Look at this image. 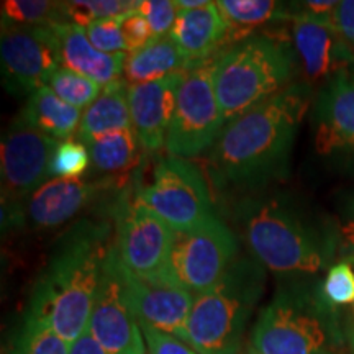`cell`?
<instances>
[{
    "mask_svg": "<svg viewBox=\"0 0 354 354\" xmlns=\"http://www.w3.org/2000/svg\"><path fill=\"white\" fill-rule=\"evenodd\" d=\"M140 140L131 128L117 130L100 136L87 145L91 162L105 174H120L138 162Z\"/></svg>",
    "mask_w": 354,
    "mask_h": 354,
    "instance_id": "obj_24",
    "label": "cell"
},
{
    "mask_svg": "<svg viewBox=\"0 0 354 354\" xmlns=\"http://www.w3.org/2000/svg\"><path fill=\"white\" fill-rule=\"evenodd\" d=\"M59 141L30 125L19 113L2 138V202L21 205L53 176Z\"/></svg>",
    "mask_w": 354,
    "mask_h": 354,
    "instance_id": "obj_12",
    "label": "cell"
},
{
    "mask_svg": "<svg viewBox=\"0 0 354 354\" xmlns=\"http://www.w3.org/2000/svg\"><path fill=\"white\" fill-rule=\"evenodd\" d=\"M91 165L87 146L79 140H66L56 149L53 159V176L57 179H81Z\"/></svg>",
    "mask_w": 354,
    "mask_h": 354,
    "instance_id": "obj_30",
    "label": "cell"
},
{
    "mask_svg": "<svg viewBox=\"0 0 354 354\" xmlns=\"http://www.w3.org/2000/svg\"><path fill=\"white\" fill-rule=\"evenodd\" d=\"M238 218L254 259L269 271L315 274L333 258V240L281 198H248Z\"/></svg>",
    "mask_w": 354,
    "mask_h": 354,
    "instance_id": "obj_3",
    "label": "cell"
},
{
    "mask_svg": "<svg viewBox=\"0 0 354 354\" xmlns=\"http://www.w3.org/2000/svg\"><path fill=\"white\" fill-rule=\"evenodd\" d=\"M215 59H205L184 71L177 88L176 110L167 133L169 156L196 158L214 148L225 127L214 86Z\"/></svg>",
    "mask_w": 354,
    "mask_h": 354,
    "instance_id": "obj_7",
    "label": "cell"
},
{
    "mask_svg": "<svg viewBox=\"0 0 354 354\" xmlns=\"http://www.w3.org/2000/svg\"><path fill=\"white\" fill-rule=\"evenodd\" d=\"M263 266L238 258L212 289L194 297L189 346L198 354H240L246 323L264 289Z\"/></svg>",
    "mask_w": 354,
    "mask_h": 354,
    "instance_id": "obj_5",
    "label": "cell"
},
{
    "mask_svg": "<svg viewBox=\"0 0 354 354\" xmlns=\"http://www.w3.org/2000/svg\"><path fill=\"white\" fill-rule=\"evenodd\" d=\"M138 198L172 232H187L214 218V202L201 169L183 158L159 159Z\"/></svg>",
    "mask_w": 354,
    "mask_h": 354,
    "instance_id": "obj_9",
    "label": "cell"
},
{
    "mask_svg": "<svg viewBox=\"0 0 354 354\" xmlns=\"http://www.w3.org/2000/svg\"><path fill=\"white\" fill-rule=\"evenodd\" d=\"M228 25L216 2L194 10H179L169 38L192 64L209 59L210 53L228 39Z\"/></svg>",
    "mask_w": 354,
    "mask_h": 354,
    "instance_id": "obj_20",
    "label": "cell"
},
{
    "mask_svg": "<svg viewBox=\"0 0 354 354\" xmlns=\"http://www.w3.org/2000/svg\"><path fill=\"white\" fill-rule=\"evenodd\" d=\"M230 32H251L272 20H290L292 10L274 0H220L216 2Z\"/></svg>",
    "mask_w": 354,
    "mask_h": 354,
    "instance_id": "obj_25",
    "label": "cell"
},
{
    "mask_svg": "<svg viewBox=\"0 0 354 354\" xmlns=\"http://www.w3.org/2000/svg\"><path fill=\"white\" fill-rule=\"evenodd\" d=\"M113 250L127 271L145 279H166L174 232L138 196L123 192L113 205Z\"/></svg>",
    "mask_w": 354,
    "mask_h": 354,
    "instance_id": "obj_10",
    "label": "cell"
},
{
    "mask_svg": "<svg viewBox=\"0 0 354 354\" xmlns=\"http://www.w3.org/2000/svg\"><path fill=\"white\" fill-rule=\"evenodd\" d=\"M113 185L110 179H50L30 196L26 216L37 228L61 227Z\"/></svg>",
    "mask_w": 354,
    "mask_h": 354,
    "instance_id": "obj_18",
    "label": "cell"
},
{
    "mask_svg": "<svg viewBox=\"0 0 354 354\" xmlns=\"http://www.w3.org/2000/svg\"><path fill=\"white\" fill-rule=\"evenodd\" d=\"M308 105L310 88L290 84L271 99L225 123L210 153L215 183L256 189L282 179Z\"/></svg>",
    "mask_w": 354,
    "mask_h": 354,
    "instance_id": "obj_1",
    "label": "cell"
},
{
    "mask_svg": "<svg viewBox=\"0 0 354 354\" xmlns=\"http://www.w3.org/2000/svg\"><path fill=\"white\" fill-rule=\"evenodd\" d=\"M69 21L64 2L50 0H6L2 2V24L48 26Z\"/></svg>",
    "mask_w": 354,
    "mask_h": 354,
    "instance_id": "obj_27",
    "label": "cell"
},
{
    "mask_svg": "<svg viewBox=\"0 0 354 354\" xmlns=\"http://www.w3.org/2000/svg\"><path fill=\"white\" fill-rule=\"evenodd\" d=\"M183 74L177 73L154 82L128 86L131 125L146 151H159L166 146Z\"/></svg>",
    "mask_w": 354,
    "mask_h": 354,
    "instance_id": "obj_16",
    "label": "cell"
},
{
    "mask_svg": "<svg viewBox=\"0 0 354 354\" xmlns=\"http://www.w3.org/2000/svg\"><path fill=\"white\" fill-rule=\"evenodd\" d=\"M344 246L348 248V259H354V205L351 210V216H349L344 227L342 228Z\"/></svg>",
    "mask_w": 354,
    "mask_h": 354,
    "instance_id": "obj_38",
    "label": "cell"
},
{
    "mask_svg": "<svg viewBox=\"0 0 354 354\" xmlns=\"http://www.w3.org/2000/svg\"><path fill=\"white\" fill-rule=\"evenodd\" d=\"M351 48H353V53H354V44H353V46H351Z\"/></svg>",
    "mask_w": 354,
    "mask_h": 354,
    "instance_id": "obj_42",
    "label": "cell"
},
{
    "mask_svg": "<svg viewBox=\"0 0 354 354\" xmlns=\"http://www.w3.org/2000/svg\"><path fill=\"white\" fill-rule=\"evenodd\" d=\"M3 86L10 94L24 95L48 86L61 68L59 48L51 26L6 25L0 35Z\"/></svg>",
    "mask_w": 354,
    "mask_h": 354,
    "instance_id": "obj_11",
    "label": "cell"
},
{
    "mask_svg": "<svg viewBox=\"0 0 354 354\" xmlns=\"http://www.w3.org/2000/svg\"><path fill=\"white\" fill-rule=\"evenodd\" d=\"M140 2L128 0H73L64 2L68 19L82 28L99 20L118 19L125 13L138 8Z\"/></svg>",
    "mask_w": 354,
    "mask_h": 354,
    "instance_id": "obj_29",
    "label": "cell"
},
{
    "mask_svg": "<svg viewBox=\"0 0 354 354\" xmlns=\"http://www.w3.org/2000/svg\"><path fill=\"white\" fill-rule=\"evenodd\" d=\"M117 254V253H115ZM120 263V261H118ZM125 295L138 322L189 343L187 320L194 295L166 279L138 277L120 264Z\"/></svg>",
    "mask_w": 354,
    "mask_h": 354,
    "instance_id": "obj_15",
    "label": "cell"
},
{
    "mask_svg": "<svg viewBox=\"0 0 354 354\" xmlns=\"http://www.w3.org/2000/svg\"><path fill=\"white\" fill-rule=\"evenodd\" d=\"M295 66L294 48L274 35H251L218 55L214 86L225 123L289 87Z\"/></svg>",
    "mask_w": 354,
    "mask_h": 354,
    "instance_id": "obj_4",
    "label": "cell"
},
{
    "mask_svg": "<svg viewBox=\"0 0 354 354\" xmlns=\"http://www.w3.org/2000/svg\"><path fill=\"white\" fill-rule=\"evenodd\" d=\"M136 10L148 20L154 39L169 37L177 15H179L176 2H169V0H145L138 3Z\"/></svg>",
    "mask_w": 354,
    "mask_h": 354,
    "instance_id": "obj_33",
    "label": "cell"
},
{
    "mask_svg": "<svg viewBox=\"0 0 354 354\" xmlns=\"http://www.w3.org/2000/svg\"><path fill=\"white\" fill-rule=\"evenodd\" d=\"M236 256V238L215 215L201 227L174 232L165 277L196 297L227 274Z\"/></svg>",
    "mask_w": 354,
    "mask_h": 354,
    "instance_id": "obj_8",
    "label": "cell"
},
{
    "mask_svg": "<svg viewBox=\"0 0 354 354\" xmlns=\"http://www.w3.org/2000/svg\"><path fill=\"white\" fill-rule=\"evenodd\" d=\"M71 344L43 318L26 313L12 354H69Z\"/></svg>",
    "mask_w": 354,
    "mask_h": 354,
    "instance_id": "obj_26",
    "label": "cell"
},
{
    "mask_svg": "<svg viewBox=\"0 0 354 354\" xmlns=\"http://www.w3.org/2000/svg\"><path fill=\"white\" fill-rule=\"evenodd\" d=\"M322 297L331 307L354 304V266L349 261L330 266L322 284Z\"/></svg>",
    "mask_w": 354,
    "mask_h": 354,
    "instance_id": "obj_31",
    "label": "cell"
},
{
    "mask_svg": "<svg viewBox=\"0 0 354 354\" xmlns=\"http://www.w3.org/2000/svg\"><path fill=\"white\" fill-rule=\"evenodd\" d=\"M69 354H109L102 348V344L94 338V335L88 331V328L79 336V338L71 344Z\"/></svg>",
    "mask_w": 354,
    "mask_h": 354,
    "instance_id": "obj_37",
    "label": "cell"
},
{
    "mask_svg": "<svg viewBox=\"0 0 354 354\" xmlns=\"http://www.w3.org/2000/svg\"><path fill=\"white\" fill-rule=\"evenodd\" d=\"M140 326L143 331L148 354H198L187 343L180 342L179 338L167 335L165 331L153 328L148 323L140 322Z\"/></svg>",
    "mask_w": 354,
    "mask_h": 354,
    "instance_id": "obj_35",
    "label": "cell"
},
{
    "mask_svg": "<svg viewBox=\"0 0 354 354\" xmlns=\"http://www.w3.org/2000/svg\"><path fill=\"white\" fill-rule=\"evenodd\" d=\"M315 146L320 154H354V71L330 79L315 105Z\"/></svg>",
    "mask_w": 354,
    "mask_h": 354,
    "instance_id": "obj_17",
    "label": "cell"
},
{
    "mask_svg": "<svg viewBox=\"0 0 354 354\" xmlns=\"http://www.w3.org/2000/svg\"><path fill=\"white\" fill-rule=\"evenodd\" d=\"M240 354H256V353H254V351H251V349H248L246 353H240Z\"/></svg>",
    "mask_w": 354,
    "mask_h": 354,
    "instance_id": "obj_41",
    "label": "cell"
},
{
    "mask_svg": "<svg viewBox=\"0 0 354 354\" xmlns=\"http://www.w3.org/2000/svg\"><path fill=\"white\" fill-rule=\"evenodd\" d=\"M207 0H177L176 6L179 10H194V8H201L207 6Z\"/></svg>",
    "mask_w": 354,
    "mask_h": 354,
    "instance_id": "obj_39",
    "label": "cell"
},
{
    "mask_svg": "<svg viewBox=\"0 0 354 354\" xmlns=\"http://www.w3.org/2000/svg\"><path fill=\"white\" fill-rule=\"evenodd\" d=\"M113 240L104 220H81L61 238L33 289L28 312L73 344L88 328L104 263Z\"/></svg>",
    "mask_w": 354,
    "mask_h": 354,
    "instance_id": "obj_2",
    "label": "cell"
},
{
    "mask_svg": "<svg viewBox=\"0 0 354 354\" xmlns=\"http://www.w3.org/2000/svg\"><path fill=\"white\" fill-rule=\"evenodd\" d=\"M122 17L118 19L99 20L86 26V35L97 50L107 55H117V53H125L127 46L123 41L122 35Z\"/></svg>",
    "mask_w": 354,
    "mask_h": 354,
    "instance_id": "obj_32",
    "label": "cell"
},
{
    "mask_svg": "<svg viewBox=\"0 0 354 354\" xmlns=\"http://www.w3.org/2000/svg\"><path fill=\"white\" fill-rule=\"evenodd\" d=\"M292 43L297 64L310 82H328L342 73L354 71L351 44L330 21L292 12Z\"/></svg>",
    "mask_w": 354,
    "mask_h": 354,
    "instance_id": "obj_14",
    "label": "cell"
},
{
    "mask_svg": "<svg viewBox=\"0 0 354 354\" xmlns=\"http://www.w3.org/2000/svg\"><path fill=\"white\" fill-rule=\"evenodd\" d=\"M330 24L346 41L354 44V0H343L331 13Z\"/></svg>",
    "mask_w": 354,
    "mask_h": 354,
    "instance_id": "obj_36",
    "label": "cell"
},
{
    "mask_svg": "<svg viewBox=\"0 0 354 354\" xmlns=\"http://www.w3.org/2000/svg\"><path fill=\"white\" fill-rule=\"evenodd\" d=\"M20 115L44 135L66 141L79 130L84 113L44 86L28 97Z\"/></svg>",
    "mask_w": 354,
    "mask_h": 354,
    "instance_id": "obj_23",
    "label": "cell"
},
{
    "mask_svg": "<svg viewBox=\"0 0 354 354\" xmlns=\"http://www.w3.org/2000/svg\"><path fill=\"white\" fill-rule=\"evenodd\" d=\"M88 331L109 354H148L140 322L127 300L113 246L105 258Z\"/></svg>",
    "mask_w": 354,
    "mask_h": 354,
    "instance_id": "obj_13",
    "label": "cell"
},
{
    "mask_svg": "<svg viewBox=\"0 0 354 354\" xmlns=\"http://www.w3.org/2000/svg\"><path fill=\"white\" fill-rule=\"evenodd\" d=\"M48 87L61 100L79 110H87L91 107L97 100V97L100 95L102 88H104L92 79L74 73V71L64 68V66L55 71L50 82H48Z\"/></svg>",
    "mask_w": 354,
    "mask_h": 354,
    "instance_id": "obj_28",
    "label": "cell"
},
{
    "mask_svg": "<svg viewBox=\"0 0 354 354\" xmlns=\"http://www.w3.org/2000/svg\"><path fill=\"white\" fill-rule=\"evenodd\" d=\"M120 26L127 51L130 53L141 50V48H145L146 44H149L154 39L153 30L149 26L148 20L136 8L122 17Z\"/></svg>",
    "mask_w": 354,
    "mask_h": 354,
    "instance_id": "obj_34",
    "label": "cell"
},
{
    "mask_svg": "<svg viewBox=\"0 0 354 354\" xmlns=\"http://www.w3.org/2000/svg\"><path fill=\"white\" fill-rule=\"evenodd\" d=\"M128 86L125 81H115L102 88L100 95L87 110H84L77 140L84 145L107 135V133L131 128Z\"/></svg>",
    "mask_w": 354,
    "mask_h": 354,
    "instance_id": "obj_21",
    "label": "cell"
},
{
    "mask_svg": "<svg viewBox=\"0 0 354 354\" xmlns=\"http://www.w3.org/2000/svg\"><path fill=\"white\" fill-rule=\"evenodd\" d=\"M331 305L299 290H281L259 313L250 349L256 354H331L338 343Z\"/></svg>",
    "mask_w": 354,
    "mask_h": 354,
    "instance_id": "obj_6",
    "label": "cell"
},
{
    "mask_svg": "<svg viewBox=\"0 0 354 354\" xmlns=\"http://www.w3.org/2000/svg\"><path fill=\"white\" fill-rule=\"evenodd\" d=\"M192 66V61L184 55L183 50L169 37H166L153 39L141 50L127 55L123 76L127 84L135 86L184 73Z\"/></svg>",
    "mask_w": 354,
    "mask_h": 354,
    "instance_id": "obj_22",
    "label": "cell"
},
{
    "mask_svg": "<svg viewBox=\"0 0 354 354\" xmlns=\"http://www.w3.org/2000/svg\"><path fill=\"white\" fill-rule=\"evenodd\" d=\"M50 26L59 48L61 66L92 79L102 87L120 81L125 69V53L107 55L99 51L88 41L86 30L73 21H61Z\"/></svg>",
    "mask_w": 354,
    "mask_h": 354,
    "instance_id": "obj_19",
    "label": "cell"
},
{
    "mask_svg": "<svg viewBox=\"0 0 354 354\" xmlns=\"http://www.w3.org/2000/svg\"><path fill=\"white\" fill-rule=\"evenodd\" d=\"M349 261V263H351L353 266H354V259H348ZM353 320H354V308H353Z\"/></svg>",
    "mask_w": 354,
    "mask_h": 354,
    "instance_id": "obj_40",
    "label": "cell"
}]
</instances>
